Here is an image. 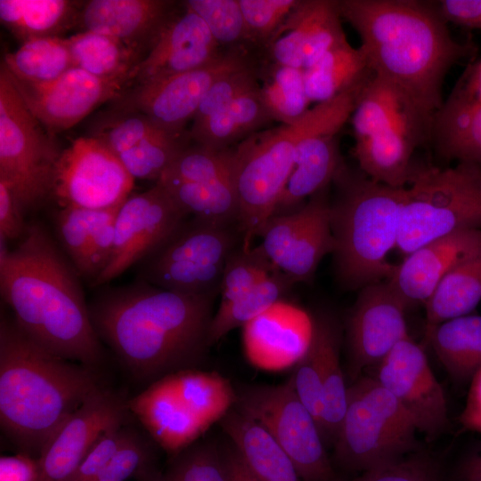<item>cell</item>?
Returning a JSON list of instances; mask_svg holds the SVG:
<instances>
[{"instance_id": "3", "label": "cell", "mask_w": 481, "mask_h": 481, "mask_svg": "<svg viewBox=\"0 0 481 481\" xmlns=\"http://www.w3.org/2000/svg\"><path fill=\"white\" fill-rule=\"evenodd\" d=\"M341 18L356 30L371 70L433 115L444 102V77L472 45L457 42L434 2L338 0Z\"/></svg>"}, {"instance_id": "60", "label": "cell", "mask_w": 481, "mask_h": 481, "mask_svg": "<svg viewBox=\"0 0 481 481\" xmlns=\"http://www.w3.org/2000/svg\"><path fill=\"white\" fill-rule=\"evenodd\" d=\"M136 476L140 481H163L162 474L155 470L151 464L143 467Z\"/></svg>"}, {"instance_id": "37", "label": "cell", "mask_w": 481, "mask_h": 481, "mask_svg": "<svg viewBox=\"0 0 481 481\" xmlns=\"http://www.w3.org/2000/svg\"><path fill=\"white\" fill-rule=\"evenodd\" d=\"M294 283L290 277L277 270L243 295L226 304H221L210 323L209 346L220 340L232 330L247 325L268 311Z\"/></svg>"}, {"instance_id": "33", "label": "cell", "mask_w": 481, "mask_h": 481, "mask_svg": "<svg viewBox=\"0 0 481 481\" xmlns=\"http://www.w3.org/2000/svg\"><path fill=\"white\" fill-rule=\"evenodd\" d=\"M162 186L176 206L188 216L202 221L236 224L239 201L234 179L212 183H190L159 178Z\"/></svg>"}, {"instance_id": "8", "label": "cell", "mask_w": 481, "mask_h": 481, "mask_svg": "<svg viewBox=\"0 0 481 481\" xmlns=\"http://www.w3.org/2000/svg\"><path fill=\"white\" fill-rule=\"evenodd\" d=\"M236 397L221 374L183 369L159 378L128 407L164 450L180 453L220 421Z\"/></svg>"}, {"instance_id": "34", "label": "cell", "mask_w": 481, "mask_h": 481, "mask_svg": "<svg viewBox=\"0 0 481 481\" xmlns=\"http://www.w3.org/2000/svg\"><path fill=\"white\" fill-rule=\"evenodd\" d=\"M481 301V252L452 268L425 302V334L436 325L469 314Z\"/></svg>"}, {"instance_id": "10", "label": "cell", "mask_w": 481, "mask_h": 481, "mask_svg": "<svg viewBox=\"0 0 481 481\" xmlns=\"http://www.w3.org/2000/svg\"><path fill=\"white\" fill-rule=\"evenodd\" d=\"M416 430L409 413L375 378H357L347 388L336 460L363 472L390 463L413 449Z\"/></svg>"}, {"instance_id": "20", "label": "cell", "mask_w": 481, "mask_h": 481, "mask_svg": "<svg viewBox=\"0 0 481 481\" xmlns=\"http://www.w3.org/2000/svg\"><path fill=\"white\" fill-rule=\"evenodd\" d=\"M9 76L27 107L53 135L75 126L98 105L115 99L129 86L126 80L100 78L77 67L42 85Z\"/></svg>"}, {"instance_id": "41", "label": "cell", "mask_w": 481, "mask_h": 481, "mask_svg": "<svg viewBox=\"0 0 481 481\" xmlns=\"http://www.w3.org/2000/svg\"><path fill=\"white\" fill-rule=\"evenodd\" d=\"M234 148L212 149L195 144L187 146L159 178L190 183H212L234 179Z\"/></svg>"}, {"instance_id": "6", "label": "cell", "mask_w": 481, "mask_h": 481, "mask_svg": "<svg viewBox=\"0 0 481 481\" xmlns=\"http://www.w3.org/2000/svg\"><path fill=\"white\" fill-rule=\"evenodd\" d=\"M341 118L330 102L315 104L299 119L258 131L234 147V183L239 201L237 227L241 247L249 249L274 215L295 166L299 143L309 136L334 134Z\"/></svg>"}, {"instance_id": "25", "label": "cell", "mask_w": 481, "mask_h": 481, "mask_svg": "<svg viewBox=\"0 0 481 481\" xmlns=\"http://www.w3.org/2000/svg\"><path fill=\"white\" fill-rule=\"evenodd\" d=\"M431 142L441 156L481 167V97L457 83L434 114Z\"/></svg>"}, {"instance_id": "44", "label": "cell", "mask_w": 481, "mask_h": 481, "mask_svg": "<svg viewBox=\"0 0 481 481\" xmlns=\"http://www.w3.org/2000/svg\"><path fill=\"white\" fill-rule=\"evenodd\" d=\"M116 208L89 209L64 207L58 210L55 216L57 232L77 273L83 266L96 227Z\"/></svg>"}, {"instance_id": "38", "label": "cell", "mask_w": 481, "mask_h": 481, "mask_svg": "<svg viewBox=\"0 0 481 481\" xmlns=\"http://www.w3.org/2000/svg\"><path fill=\"white\" fill-rule=\"evenodd\" d=\"M262 75L260 94L273 120L290 125L309 110L303 69L272 62Z\"/></svg>"}, {"instance_id": "30", "label": "cell", "mask_w": 481, "mask_h": 481, "mask_svg": "<svg viewBox=\"0 0 481 481\" xmlns=\"http://www.w3.org/2000/svg\"><path fill=\"white\" fill-rule=\"evenodd\" d=\"M272 120L263 102L259 86L188 132L190 139L196 144L212 149H227L260 131Z\"/></svg>"}, {"instance_id": "35", "label": "cell", "mask_w": 481, "mask_h": 481, "mask_svg": "<svg viewBox=\"0 0 481 481\" xmlns=\"http://www.w3.org/2000/svg\"><path fill=\"white\" fill-rule=\"evenodd\" d=\"M73 65L103 79L128 81L143 57L123 41L102 33L81 31L67 37Z\"/></svg>"}, {"instance_id": "55", "label": "cell", "mask_w": 481, "mask_h": 481, "mask_svg": "<svg viewBox=\"0 0 481 481\" xmlns=\"http://www.w3.org/2000/svg\"><path fill=\"white\" fill-rule=\"evenodd\" d=\"M461 424L469 430L481 433V369L470 379L464 409L460 416Z\"/></svg>"}, {"instance_id": "12", "label": "cell", "mask_w": 481, "mask_h": 481, "mask_svg": "<svg viewBox=\"0 0 481 481\" xmlns=\"http://www.w3.org/2000/svg\"><path fill=\"white\" fill-rule=\"evenodd\" d=\"M236 224L193 218L140 264L139 278L163 289L215 295L226 262L237 248ZM241 238V237H240Z\"/></svg>"}, {"instance_id": "54", "label": "cell", "mask_w": 481, "mask_h": 481, "mask_svg": "<svg viewBox=\"0 0 481 481\" xmlns=\"http://www.w3.org/2000/svg\"><path fill=\"white\" fill-rule=\"evenodd\" d=\"M434 3L447 23L481 29V0H442Z\"/></svg>"}, {"instance_id": "58", "label": "cell", "mask_w": 481, "mask_h": 481, "mask_svg": "<svg viewBox=\"0 0 481 481\" xmlns=\"http://www.w3.org/2000/svg\"><path fill=\"white\" fill-rule=\"evenodd\" d=\"M460 481H481V446L465 457L459 469Z\"/></svg>"}, {"instance_id": "39", "label": "cell", "mask_w": 481, "mask_h": 481, "mask_svg": "<svg viewBox=\"0 0 481 481\" xmlns=\"http://www.w3.org/2000/svg\"><path fill=\"white\" fill-rule=\"evenodd\" d=\"M334 322L332 318L326 315L313 320L309 344L297 362L289 379L295 392L312 413L318 426L322 412V371L324 351Z\"/></svg>"}, {"instance_id": "17", "label": "cell", "mask_w": 481, "mask_h": 481, "mask_svg": "<svg viewBox=\"0 0 481 481\" xmlns=\"http://www.w3.org/2000/svg\"><path fill=\"white\" fill-rule=\"evenodd\" d=\"M186 217L158 183L143 192L130 194L116 216L111 258L93 286H102L141 263L162 246Z\"/></svg>"}, {"instance_id": "7", "label": "cell", "mask_w": 481, "mask_h": 481, "mask_svg": "<svg viewBox=\"0 0 481 481\" xmlns=\"http://www.w3.org/2000/svg\"><path fill=\"white\" fill-rule=\"evenodd\" d=\"M433 117L398 86L373 72L350 117L360 170L375 182L405 186L415 150L431 141Z\"/></svg>"}, {"instance_id": "26", "label": "cell", "mask_w": 481, "mask_h": 481, "mask_svg": "<svg viewBox=\"0 0 481 481\" xmlns=\"http://www.w3.org/2000/svg\"><path fill=\"white\" fill-rule=\"evenodd\" d=\"M220 423L260 481H302L289 456L252 419L233 406Z\"/></svg>"}, {"instance_id": "49", "label": "cell", "mask_w": 481, "mask_h": 481, "mask_svg": "<svg viewBox=\"0 0 481 481\" xmlns=\"http://www.w3.org/2000/svg\"><path fill=\"white\" fill-rule=\"evenodd\" d=\"M349 481H441V477L432 460L413 455L363 472Z\"/></svg>"}, {"instance_id": "28", "label": "cell", "mask_w": 481, "mask_h": 481, "mask_svg": "<svg viewBox=\"0 0 481 481\" xmlns=\"http://www.w3.org/2000/svg\"><path fill=\"white\" fill-rule=\"evenodd\" d=\"M299 44L303 70L332 49L347 43L337 1L298 0L282 23Z\"/></svg>"}, {"instance_id": "4", "label": "cell", "mask_w": 481, "mask_h": 481, "mask_svg": "<svg viewBox=\"0 0 481 481\" xmlns=\"http://www.w3.org/2000/svg\"><path fill=\"white\" fill-rule=\"evenodd\" d=\"M94 368L43 348L14 318L0 322V422L28 453L43 448L68 418L102 387Z\"/></svg>"}, {"instance_id": "59", "label": "cell", "mask_w": 481, "mask_h": 481, "mask_svg": "<svg viewBox=\"0 0 481 481\" xmlns=\"http://www.w3.org/2000/svg\"><path fill=\"white\" fill-rule=\"evenodd\" d=\"M458 83L471 94L481 97V61L470 65Z\"/></svg>"}, {"instance_id": "14", "label": "cell", "mask_w": 481, "mask_h": 481, "mask_svg": "<svg viewBox=\"0 0 481 481\" xmlns=\"http://www.w3.org/2000/svg\"><path fill=\"white\" fill-rule=\"evenodd\" d=\"M252 61L242 46L227 48L214 61L164 79L137 84L113 99V109L135 111L163 129L182 134L216 81Z\"/></svg>"}, {"instance_id": "1", "label": "cell", "mask_w": 481, "mask_h": 481, "mask_svg": "<svg viewBox=\"0 0 481 481\" xmlns=\"http://www.w3.org/2000/svg\"><path fill=\"white\" fill-rule=\"evenodd\" d=\"M79 278L39 223L12 249L1 238L0 291L19 327L52 354L95 368L103 350Z\"/></svg>"}, {"instance_id": "46", "label": "cell", "mask_w": 481, "mask_h": 481, "mask_svg": "<svg viewBox=\"0 0 481 481\" xmlns=\"http://www.w3.org/2000/svg\"><path fill=\"white\" fill-rule=\"evenodd\" d=\"M259 70L253 61L224 75L208 91L192 121L196 127L240 95L258 87Z\"/></svg>"}, {"instance_id": "16", "label": "cell", "mask_w": 481, "mask_h": 481, "mask_svg": "<svg viewBox=\"0 0 481 481\" xmlns=\"http://www.w3.org/2000/svg\"><path fill=\"white\" fill-rule=\"evenodd\" d=\"M325 190L296 212L273 216L261 233L268 258L295 283L309 281L322 257L335 251Z\"/></svg>"}, {"instance_id": "42", "label": "cell", "mask_w": 481, "mask_h": 481, "mask_svg": "<svg viewBox=\"0 0 481 481\" xmlns=\"http://www.w3.org/2000/svg\"><path fill=\"white\" fill-rule=\"evenodd\" d=\"M279 270L259 245L243 249L240 245L230 255L221 280V304L243 295Z\"/></svg>"}, {"instance_id": "36", "label": "cell", "mask_w": 481, "mask_h": 481, "mask_svg": "<svg viewBox=\"0 0 481 481\" xmlns=\"http://www.w3.org/2000/svg\"><path fill=\"white\" fill-rule=\"evenodd\" d=\"M15 79L32 85L51 82L74 67L67 37H38L22 43L1 62Z\"/></svg>"}, {"instance_id": "22", "label": "cell", "mask_w": 481, "mask_h": 481, "mask_svg": "<svg viewBox=\"0 0 481 481\" xmlns=\"http://www.w3.org/2000/svg\"><path fill=\"white\" fill-rule=\"evenodd\" d=\"M130 77V84L164 79L205 66L224 51L201 18L183 4ZM130 86V85H129Z\"/></svg>"}, {"instance_id": "11", "label": "cell", "mask_w": 481, "mask_h": 481, "mask_svg": "<svg viewBox=\"0 0 481 481\" xmlns=\"http://www.w3.org/2000/svg\"><path fill=\"white\" fill-rule=\"evenodd\" d=\"M61 151L1 64L0 180L8 184L25 213L51 196Z\"/></svg>"}, {"instance_id": "24", "label": "cell", "mask_w": 481, "mask_h": 481, "mask_svg": "<svg viewBox=\"0 0 481 481\" xmlns=\"http://www.w3.org/2000/svg\"><path fill=\"white\" fill-rule=\"evenodd\" d=\"M174 6L167 0H91L84 4L77 26L123 41L143 60L175 13Z\"/></svg>"}, {"instance_id": "50", "label": "cell", "mask_w": 481, "mask_h": 481, "mask_svg": "<svg viewBox=\"0 0 481 481\" xmlns=\"http://www.w3.org/2000/svg\"><path fill=\"white\" fill-rule=\"evenodd\" d=\"M119 208H114L98 224L89 243L78 274L92 285L106 269L111 258L115 240V220Z\"/></svg>"}, {"instance_id": "27", "label": "cell", "mask_w": 481, "mask_h": 481, "mask_svg": "<svg viewBox=\"0 0 481 481\" xmlns=\"http://www.w3.org/2000/svg\"><path fill=\"white\" fill-rule=\"evenodd\" d=\"M336 135H315L299 143L293 171L278 201L274 215L281 210L296 207L306 197L325 189L333 182L344 162Z\"/></svg>"}, {"instance_id": "29", "label": "cell", "mask_w": 481, "mask_h": 481, "mask_svg": "<svg viewBox=\"0 0 481 481\" xmlns=\"http://www.w3.org/2000/svg\"><path fill=\"white\" fill-rule=\"evenodd\" d=\"M84 4L72 0H0V20L22 43L61 37L77 26Z\"/></svg>"}, {"instance_id": "31", "label": "cell", "mask_w": 481, "mask_h": 481, "mask_svg": "<svg viewBox=\"0 0 481 481\" xmlns=\"http://www.w3.org/2000/svg\"><path fill=\"white\" fill-rule=\"evenodd\" d=\"M425 338L453 379H471L481 369V315L445 321L426 333Z\"/></svg>"}, {"instance_id": "2", "label": "cell", "mask_w": 481, "mask_h": 481, "mask_svg": "<svg viewBox=\"0 0 481 481\" xmlns=\"http://www.w3.org/2000/svg\"><path fill=\"white\" fill-rule=\"evenodd\" d=\"M215 295L163 289L138 279L101 290L88 305L96 334L138 378L186 368L210 346Z\"/></svg>"}, {"instance_id": "40", "label": "cell", "mask_w": 481, "mask_h": 481, "mask_svg": "<svg viewBox=\"0 0 481 481\" xmlns=\"http://www.w3.org/2000/svg\"><path fill=\"white\" fill-rule=\"evenodd\" d=\"M189 132L164 131L145 138L118 159L134 179L155 180L189 146Z\"/></svg>"}, {"instance_id": "48", "label": "cell", "mask_w": 481, "mask_h": 481, "mask_svg": "<svg viewBox=\"0 0 481 481\" xmlns=\"http://www.w3.org/2000/svg\"><path fill=\"white\" fill-rule=\"evenodd\" d=\"M298 0H239L248 43L266 47Z\"/></svg>"}, {"instance_id": "13", "label": "cell", "mask_w": 481, "mask_h": 481, "mask_svg": "<svg viewBox=\"0 0 481 481\" xmlns=\"http://www.w3.org/2000/svg\"><path fill=\"white\" fill-rule=\"evenodd\" d=\"M234 407L259 424L293 462L302 481H336L319 426L291 382L249 386Z\"/></svg>"}, {"instance_id": "15", "label": "cell", "mask_w": 481, "mask_h": 481, "mask_svg": "<svg viewBox=\"0 0 481 481\" xmlns=\"http://www.w3.org/2000/svg\"><path fill=\"white\" fill-rule=\"evenodd\" d=\"M134 181L116 154L97 139L83 136L62 150L51 196L61 208H111L130 196Z\"/></svg>"}, {"instance_id": "43", "label": "cell", "mask_w": 481, "mask_h": 481, "mask_svg": "<svg viewBox=\"0 0 481 481\" xmlns=\"http://www.w3.org/2000/svg\"><path fill=\"white\" fill-rule=\"evenodd\" d=\"M111 110L95 123L91 136L118 157L145 138L167 131L142 113Z\"/></svg>"}, {"instance_id": "9", "label": "cell", "mask_w": 481, "mask_h": 481, "mask_svg": "<svg viewBox=\"0 0 481 481\" xmlns=\"http://www.w3.org/2000/svg\"><path fill=\"white\" fill-rule=\"evenodd\" d=\"M462 230H481V167L413 166L403 188L396 249L407 256Z\"/></svg>"}, {"instance_id": "5", "label": "cell", "mask_w": 481, "mask_h": 481, "mask_svg": "<svg viewBox=\"0 0 481 481\" xmlns=\"http://www.w3.org/2000/svg\"><path fill=\"white\" fill-rule=\"evenodd\" d=\"M333 182L330 225L341 283L355 289L388 280L395 265L387 257L396 248L404 187L375 182L345 162Z\"/></svg>"}, {"instance_id": "56", "label": "cell", "mask_w": 481, "mask_h": 481, "mask_svg": "<svg viewBox=\"0 0 481 481\" xmlns=\"http://www.w3.org/2000/svg\"><path fill=\"white\" fill-rule=\"evenodd\" d=\"M37 463L24 459H2L1 481H36Z\"/></svg>"}, {"instance_id": "18", "label": "cell", "mask_w": 481, "mask_h": 481, "mask_svg": "<svg viewBox=\"0 0 481 481\" xmlns=\"http://www.w3.org/2000/svg\"><path fill=\"white\" fill-rule=\"evenodd\" d=\"M375 379L409 413L417 430L428 438L434 439L449 426L444 390L423 348L410 337L381 360Z\"/></svg>"}, {"instance_id": "47", "label": "cell", "mask_w": 481, "mask_h": 481, "mask_svg": "<svg viewBox=\"0 0 481 481\" xmlns=\"http://www.w3.org/2000/svg\"><path fill=\"white\" fill-rule=\"evenodd\" d=\"M163 481H229L223 452L210 444L183 450L171 464Z\"/></svg>"}, {"instance_id": "32", "label": "cell", "mask_w": 481, "mask_h": 481, "mask_svg": "<svg viewBox=\"0 0 481 481\" xmlns=\"http://www.w3.org/2000/svg\"><path fill=\"white\" fill-rule=\"evenodd\" d=\"M372 73L363 50L347 42L304 70L306 94L311 102H327L363 82Z\"/></svg>"}, {"instance_id": "52", "label": "cell", "mask_w": 481, "mask_h": 481, "mask_svg": "<svg viewBox=\"0 0 481 481\" xmlns=\"http://www.w3.org/2000/svg\"><path fill=\"white\" fill-rule=\"evenodd\" d=\"M127 433L123 426L104 431L66 481H94L109 464Z\"/></svg>"}, {"instance_id": "53", "label": "cell", "mask_w": 481, "mask_h": 481, "mask_svg": "<svg viewBox=\"0 0 481 481\" xmlns=\"http://www.w3.org/2000/svg\"><path fill=\"white\" fill-rule=\"evenodd\" d=\"M25 214L8 184L0 180V238L6 241L20 240L29 224Z\"/></svg>"}, {"instance_id": "51", "label": "cell", "mask_w": 481, "mask_h": 481, "mask_svg": "<svg viewBox=\"0 0 481 481\" xmlns=\"http://www.w3.org/2000/svg\"><path fill=\"white\" fill-rule=\"evenodd\" d=\"M148 464V447L139 436L128 431L109 464L94 481H124Z\"/></svg>"}, {"instance_id": "21", "label": "cell", "mask_w": 481, "mask_h": 481, "mask_svg": "<svg viewBox=\"0 0 481 481\" xmlns=\"http://www.w3.org/2000/svg\"><path fill=\"white\" fill-rule=\"evenodd\" d=\"M406 307L387 281L361 289L347 326L352 378L357 379L366 367L378 365L395 345L409 337Z\"/></svg>"}, {"instance_id": "23", "label": "cell", "mask_w": 481, "mask_h": 481, "mask_svg": "<svg viewBox=\"0 0 481 481\" xmlns=\"http://www.w3.org/2000/svg\"><path fill=\"white\" fill-rule=\"evenodd\" d=\"M481 252V230H462L431 240L409 255L387 281L407 306L428 299L456 265Z\"/></svg>"}, {"instance_id": "57", "label": "cell", "mask_w": 481, "mask_h": 481, "mask_svg": "<svg viewBox=\"0 0 481 481\" xmlns=\"http://www.w3.org/2000/svg\"><path fill=\"white\" fill-rule=\"evenodd\" d=\"M223 456L229 481H260L233 445L223 451Z\"/></svg>"}, {"instance_id": "19", "label": "cell", "mask_w": 481, "mask_h": 481, "mask_svg": "<svg viewBox=\"0 0 481 481\" xmlns=\"http://www.w3.org/2000/svg\"><path fill=\"white\" fill-rule=\"evenodd\" d=\"M128 409L111 391L95 390L43 448L36 481H66L104 431L124 426Z\"/></svg>"}, {"instance_id": "45", "label": "cell", "mask_w": 481, "mask_h": 481, "mask_svg": "<svg viewBox=\"0 0 481 481\" xmlns=\"http://www.w3.org/2000/svg\"><path fill=\"white\" fill-rule=\"evenodd\" d=\"M183 4L201 18L219 45L231 48L248 43L239 0H187Z\"/></svg>"}]
</instances>
